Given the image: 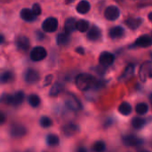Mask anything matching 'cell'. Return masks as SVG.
I'll use <instances>...</instances> for the list:
<instances>
[{"instance_id": "1", "label": "cell", "mask_w": 152, "mask_h": 152, "mask_svg": "<svg viewBox=\"0 0 152 152\" xmlns=\"http://www.w3.org/2000/svg\"><path fill=\"white\" fill-rule=\"evenodd\" d=\"M76 86L80 91H88L92 87L95 86L96 79L90 74L81 73L76 77L75 79Z\"/></svg>"}, {"instance_id": "2", "label": "cell", "mask_w": 152, "mask_h": 152, "mask_svg": "<svg viewBox=\"0 0 152 152\" xmlns=\"http://www.w3.org/2000/svg\"><path fill=\"white\" fill-rule=\"evenodd\" d=\"M25 99V94L22 91H18L14 94H4L0 97V102L6 105L18 107L22 104Z\"/></svg>"}, {"instance_id": "3", "label": "cell", "mask_w": 152, "mask_h": 152, "mask_svg": "<svg viewBox=\"0 0 152 152\" xmlns=\"http://www.w3.org/2000/svg\"><path fill=\"white\" fill-rule=\"evenodd\" d=\"M65 104L70 110L73 111H79L82 109V104L78 98L70 93H68L65 96Z\"/></svg>"}, {"instance_id": "4", "label": "cell", "mask_w": 152, "mask_h": 152, "mask_svg": "<svg viewBox=\"0 0 152 152\" xmlns=\"http://www.w3.org/2000/svg\"><path fill=\"white\" fill-rule=\"evenodd\" d=\"M139 77L142 82H146L147 79L152 78V61H147L143 62L139 70Z\"/></svg>"}, {"instance_id": "5", "label": "cell", "mask_w": 152, "mask_h": 152, "mask_svg": "<svg viewBox=\"0 0 152 152\" xmlns=\"http://www.w3.org/2000/svg\"><path fill=\"white\" fill-rule=\"evenodd\" d=\"M27 133H28L27 128L21 124H13L11 126L9 129V134L11 137L16 138V139L24 137L27 134Z\"/></svg>"}, {"instance_id": "6", "label": "cell", "mask_w": 152, "mask_h": 152, "mask_svg": "<svg viewBox=\"0 0 152 152\" xmlns=\"http://www.w3.org/2000/svg\"><path fill=\"white\" fill-rule=\"evenodd\" d=\"M24 79L28 85H34L40 80V75L37 70L34 69H28L24 74Z\"/></svg>"}, {"instance_id": "7", "label": "cell", "mask_w": 152, "mask_h": 152, "mask_svg": "<svg viewBox=\"0 0 152 152\" xmlns=\"http://www.w3.org/2000/svg\"><path fill=\"white\" fill-rule=\"evenodd\" d=\"M46 56H47V52L42 46H37V47L33 48L30 53V59L33 61H43Z\"/></svg>"}, {"instance_id": "8", "label": "cell", "mask_w": 152, "mask_h": 152, "mask_svg": "<svg viewBox=\"0 0 152 152\" xmlns=\"http://www.w3.org/2000/svg\"><path fill=\"white\" fill-rule=\"evenodd\" d=\"M123 143L127 147H136L140 146L143 143V140L135 136V135H125L122 137Z\"/></svg>"}, {"instance_id": "9", "label": "cell", "mask_w": 152, "mask_h": 152, "mask_svg": "<svg viewBox=\"0 0 152 152\" xmlns=\"http://www.w3.org/2000/svg\"><path fill=\"white\" fill-rule=\"evenodd\" d=\"M42 28L45 32H54L58 28V20L56 18L50 17L45 20L42 24Z\"/></svg>"}, {"instance_id": "10", "label": "cell", "mask_w": 152, "mask_h": 152, "mask_svg": "<svg viewBox=\"0 0 152 152\" xmlns=\"http://www.w3.org/2000/svg\"><path fill=\"white\" fill-rule=\"evenodd\" d=\"M115 61V56L109 53V52H103L101 53L99 57V62L102 67H109Z\"/></svg>"}, {"instance_id": "11", "label": "cell", "mask_w": 152, "mask_h": 152, "mask_svg": "<svg viewBox=\"0 0 152 152\" xmlns=\"http://www.w3.org/2000/svg\"><path fill=\"white\" fill-rule=\"evenodd\" d=\"M15 45H16L17 48L21 52H27L30 46L29 39L26 36H19L16 38Z\"/></svg>"}, {"instance_id": "12", "label": "cell", "mask_w": 152, "mask_h": 152, "mask_svg": "<svg viewBox=\"0 0 152 152\" xmlns=\"http://www.w3.org/2000/svg\"><path fill=\"white\" fill-rule=\"evenodd\" d=\"M119 9L117 6L110 5L109 6L104 12L105 18L109 20H115L119 17Z\"/></svg>"}, {"instance_id": "13", "label": "cell", "mask_w": 152, "mask_h": 152, "mask_svg": "<svg viewBox=\"0 0 152 152\" xmlns=\"http://www.w3.org/2000/svg\"><path fill=\"white\" fill-rule=\"evenodd\" d=\"M78 126L74 123H68L62 127V133L67 137H71L78 132Z\"/></svg>"}, {"instance_id": "14", "label": "cell", "mask_w": 152, "mask_h": 152, "mask_svg": "<svg viewBox=\"0 0 152 152\" xmlns=\"http://www.w3.org/2000/svg\"><path fill=\"white\" fill-rule=\"evenodd\" d=\"M101 37H102V31L99 28L94 26L88 30L87 38L90 41H97L101 38Z\"/></svg>"}, {"instance_id": "15", "label": "cell", "mask_w": 152, "mask_h": 152, "mask_svg": "<svg viewBox=\"0 0 152 152\" xmlns=\"http://www.w3.org/2000/svg\"><path fill=\"white\" fill-rule=\"evenodd\" d=\"M152 45L151 37L144 35L140 37H138L135 41V45L139 47H149Z\"/></svg>"}, {"instance_id": "16", "label": "cell", "mask_w": 152, "mask_h": 152, "mask_svg": "<svg viewBox=\"0 0 152 152\" xmlns=\"http://www.w3.org/2000/svg\"><path fill=\"white\" fill-rule=\"evenodd\" d=\"M126 25L133 30L137 29L142 23V20L141 18H128L125 21Z\"/></svg>"}, {"instance_id": "17", "label": "cell", "mask_w": 152, "mask_h": 152, "mask_svg": "<svg viewBox=\"0 0 152 152\" xmlns=\"http://www.w3.org/2000/svg\"><path fill=\"white\" fill-rule=\"evenodd\" d=\"M13 80H14V74L10 70H6L0 74V84L1 85L12 83Z\"/></svg>"}, {"instance_id": "18", "label": "cell", "mask_w": 152, "mask_h": 152, "mask_svg": "<svg viewBox=\"0 0 152 152\" xmlns=\"http://www.w3.org/2000/svg\"><path fill=\"white\" fill-rule=\"evenodd\" d=\"M65 32L68 34H71L77 29V20L74 18H69L66 20L64 24Z\"/></svg>"}, {"instance_id": "19", "label": "cell", "mask_w": 152, "mask_h": 152, "mask_svg": "<svg viewBox=\"0 0 152 152\" xmlns=\"http://www.w3.org/2000/svg\"><path fill=\"white\" fill-rule=\"evenodd\" d=\"M124 28L119 27V26H117V27H113L110 29L109 31V36L113 38V39H116V38H120L124 36Z\"/></svg>"}, {"instance_id": "20", "label": "cell", "mask_w": 152, "mask_h": 152, "mask_svg": "<svg viewBox=\"0 0 152 152\" xmlns=\"http://www.w3.org/2000/svg\"><path fill=\"white\" fill-rule=\"evenodd\" d=\"M64 90V86L60 82H56L55 84H53V86H52L49 94L51 97H57L59 94H61Z\"/></svg>"}, {"instance_id": "21", "label": "cell", "mask_w": 152, "mask_h": 152, "mask_svg": "<svg viewBox=\"0 0 152 152\" xmlns=\"http://www.w3.org/2000/svg\"><path fill=\"white\" fill-rule=\"evenodd\" d=\"M56 42H57V45H61V46L67 45L70 42V36H69V34H68L66 32L60 33L57 36Z\"/></svg>"}, {"instance_id": "22", "label": "cell", "mask_w": 152, "mask_h": 152, "mask_svg": "<svg viewBox=\"0 0 152 152\" xmlns=\"http://www.w3.org/2000/svg\"><path fill=\"white\" fill-rule=\"evenodd\" d=\"M20 17L25 21H33L36 20V17L32 12V10H29L28 8H24L20 11Z\"/></svg>"}, {"instance_id": "23", "label": "cell", "mask_w": 152, "mask_h": 152, "mask_svg": "<svg viewBox=\"0 0 152 152\" xmlns=\"http://www.w3.org/2000/svg\"><path fill=\"white\" fill-rule=\"evenodd\" d=\"M134 72V64H129L124 70L123 74L121 75V77H119L120 81H126L127 79H129Z\"/></svg>"}, {"instance_id": "24", "label": "cell", "mask_w": 152, "mask_h": 152, "mask_svg": "<svg viewBox=\"0 0 152 152\" xmlns=\"http://www.w3.org/2000/svg\"><path fill=\"white\" fill-rule=\"evenodd\" d=\"M77 11L78 13L81 14H86L90 11V4L86 0H82L80 1L77 5Z\"/></svg>"}, {"instance_id": "25", "label": "cell", "mask_w": 152, "mask_h": 152, "mask_svg": "<svg viewBox=\"0 0 152 152\" xmlns=\"http://www.w3.org/2000/svg\"><path fill=\"white\" fill-rule=\"evenodd\" d=\"M118 112L123 116H129L132 113V106L127 102H123L118 106Z\"/></svg>"}, {"instance_id": "26", "label": "cell", "mask_w": 152, "mask_h": 152, "mask_svg": "<svg viewBox=\"0 0 152 152\" xmlns=\"http://www.w3.org/2000/svg\"><path fill=\"white\" fill-rule=\"evenodd\" d=\"M145 124H146V121H145V119H144L143 118H142V117H135V118H134L132 119V121H131L132 126H133L134 129H137V130L142 129V128L145 126Z\"/></svg>"}, {"instance_id": "27", "label": "cell", "mask_w": 152, "mask_h": 152, "mask_svg": "<svg viewBox=\"0 0 152 152\" xmlns=\"http://www.w3.org/2000/svg\"><path fill=\"white\" fill-rule=\"evenodd\" d=\"M28 104L31 107L37 108L41 104V99H40V97L37 94H32L28 95Z\"/></svg>"}, {"instance_id": "28", "label": "cell", "mask_w": 152, "mask_h": 152, "mask_svg": "<svg viewBox=\"0 0 152 152\" xmlns=\"http://www.w3.org/2000/svg\"><path fill=\"white\" fill-rule=\"evenodd\" d=\"M46 143L47 145L51 146V147H54V146H57L59 145L60 143V138L58 135L56 134H50L47 135L46 137Z\"/></svg>"}, {"instance_id": "29", "label": "cell", "mask_w": 152, "mask_h": 152, "mask_svg": "<svg viewBox=\"0 0 152 152\" xmlns=\"http://www.w3.org/2000/svg\"><path fill=\"white\" fill-rule=\"evenodd\" d=\"M148 110H149V106L145 102H140L135 107V111L139 116L145 115L148 112Z\"/></svg>"}, {"instance_id": "30", "label": "cell", "mask_w": 152, "mask_h": 152, "mask_svg": "<svg viewBox=\"0 0 152 152\" xmlns=\"http://www.w3.org/2000/svg\"><path fill=\"white\" fill-rule=\"evenodd\" d=\"M93 152H104L106 151V144L102 141H97L92 147Z\"/></svg>"}, {"instance_id": "31", "label": "cell", "mask_w": 152, "mask_h": 152, "mask_svg": "<svg viewBox=\"0 0 152 152\" xmlns=\"http://www.w3.org/2000/svg\"><path fill=\"white\" fill-rule=\"evenodd\" d=\"M89 28V22L86 20H80L77 21V29L80 32H86L88 30Z\"/></svg>"}, {"instance_id": "32", "label": "cell", "mask_w": 152, "mask_h": 152, "mask_svg": "<svg viewBox=\"0 0 152 152\" xmlns=\"http://www.w3.org/2000/svg\"><path fill=\"white\" fill-rule=\"evenodd\" d=\"M39 123H40V126L44 128H48L53 126V120L49 117H46V116L41 117Z\"/></svg>"}, {"instance_id": "33", "label": "cell", "mask_w": 152, "mask_h": 152, "mask_svg": "<svg viewBox=\"0 0 152 152\" xmlns=\"http://www.w3.org/2000/svg\"><path fill=\"white\" fill-rule=\"evenodd\" d=\"M32 12H33V13H34L35 16L40 15L41 12H42L41 6H40L38 4H33V7H32Z\"/></svg>"}, {"instance_id": "34", "label": "cell", "mask_w": 152, "mask_h": 152, "mask_svg": "<svg viewBox=\"0 0 152 152\" xmlns=\"http://www.w3.org/2000/svg\"><path fill=\"white\" fill-rule=\"evenodd\" d=\"M52 80H53V75H48V76L45 77V79L44 86H49V85L51 84Z\"/></svg>"}, {"instance_id": "35", "label": "cell", "mask_w": 152, "mask_h": 152, "mask_svg": "<svg viewBox=\"0 0 152 152\" xmlns=\"http://www.w3.org/2000/svg\"><path fill=\"white\" fill-rule=\"evenodd\" d=\"M36 37H37V40H43V39H45V35H44V33H42L41 31H39V30H37L36 31Z\"/></svg>"}, {"instance_id": "36", "label": "cell", "mask_w": 152, "mask_h": 152, "mask_svg": "<svg viewBox=\"0 0 152 152\" xmlns=\"http://www.w3.org/2000/svg\"><path fill=\"white\" fill-rule=\"evenodd\" d=\"M5 121H6V116H5L3 112L0 111V125L4 124Z\"/></svg>"}, {"instance_id": "37", "label": "cell", "mask_w": 152, "mask_h": 152, "mask_svg": "<svg viewBox=\"0 0 152 152\" xmlns=\"http://www.w3.org/2000/svg\"><path fill=\"white\" fill-rule=\"evenodd\" d=\"M76 152H88L87 150L84 147V146H79L77 150H76Z\"/></svg>"}, {"instance_id": "38", "label": "cell", "mask_w": 152, "mask_h": 152, "mask_svg": "<svg viewBox=\"0 0 152 152\" xmlns=\"http://www.w3.org/2000/svg\"><path fill=\"white\" fill-rule=\"evenodd\" d=\"M76 52H77V53H79V54H84V53H85V51H84V49H83L82 47H77V48L76 49Z\"/></svg>"}, {"instance_id": "39", "label": "cell", "mask_w": 152, "mask_h": 152, "mask_svg": "<svg viewBox=\"0 0 152 152\" xmlns=\"http://www.w3.org/2000/svg\"><path fill=\"white\" fill-rule=\"evenodd\" d=\"M4 41H5V38H4V37L3 35H1V34H0V45L4 44Z\"/></svg>"}, {"instance_id": "40", "label": "cell", "mask_w": 152, "mask_h": 152, "mask_svg": "<svg viewBox=\"0 0 152 152\" xmlns=\"http://www.w3.org/2000/svg\"><path fill=\"white\" fill-rule=\"evenodd\" d=\"M148 17H149V20H150L152 22V12L149 13V16H148Z\"/></svg>"}, {"instance_id": "41", "label": "cell", "mask_w": 152, "mask_h": 152, "mask_svg": "<svg viewBox=\"0 0 152 152\" xmlns=\"http://www.w3.org/2000/svg\"><path fill=\"white\" fill-rule=\"evenodd\" d=\"M75 0H66V4H71L72 2H74Z\"/></svg>"}, {"instance_id": "42", "label": "cell", "mask_w": 152, "mask_h": 152, "mask_svg": "<svg viewBox=\"0 0 152 152\" xmlns=\"http://www.w3.org/2000/svg\"><path fill=\"white\" fill-rule=\"evenodd\" d=\"M11 0H0V2H2V3H8V2H10Z\"/></svg>"}, {"instance_id": "43", "label": "cell", "mask_w": 152, "mask_h": 152, "mask_svg": "<svg viewBox=\"0 0 152 152\" xmlns=\"http://www.w3.org/2000/svg\"><path fill=\"white\" fill-rule=\"evenodd\" d=\"M140 152H151L150 151H145V150H143V151H141Z\"/></svg>"}, {"instance_id": "44", "label": "cell", "mask_w": 152, "mask_h": 152, "mask_svg": "<svg viewBox=\"0 0 152 152\" xmlns=\"http://www.w3.org/2000/svg\"><path fill=\"white\" fill-rule=\"evenodd\" d=\"M26 152H33V151H27Z\"/></svg>"}, {"instance_id": "45", "label": "cell", "mask_w": 152, "mask_h": 152, "mask_svg": "<svg viewBox=\"0 0 152 152\" xmlns=\"http://www.w3.org/2000/svg\"><path fill=\"white\" fill-rule=\"evenodd\" d=\"M151 57H152V53H151Z\"/></svg>"}, {"instance_id": "46", "label": "cell", "mask_w": 152, "mask_h": 152, "mask_svg": "<svg viewBox=\"0 0 152 152\" xmlns=\"http://www.w3.org/2000/svg\"><path fill=\"white\" fill-rule=\"evenodd\" d=\"M116 1H119V0H116Z\"/></svg>"}, {"instance_id": "47", "label": "cell", "mask_w": 152, "mask_h": 152, "mask_svg": "<svg viewBox=\"0 0 152 152\" xmlns=\"http://www.w3.org/2000/svg\"><path fill=\"white\" fill-rule=\"evenodd\" d=\"M151 38H152V34H151Z\"/></svg>"}]
</instances>
